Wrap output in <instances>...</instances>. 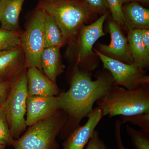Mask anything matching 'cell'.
<instances>
[{"label": "cell", "instance_id": "6da1fadb", "mask_svg": "<svg viewBox=\"0 0 149 149\" xmlns=\"http://www.w3.org/2000/svg\"><path fill=\"white\" fill-rule=\"evenodd\" d=\"M113 84L111 73H102L93 80L89 72L75 66L69 90L56 96L60 109L68 116L66 124L60 133L62 139H66L80 126L81 120L93 110L94 104L108 92Z\"/></svg>", "mask_w": 149, "mask_h": 149}, {"label": "cell", "instance_id": "7a4b0ae2", "mask_svg": "<svg viewBox=\"0 0 149 149\" xmlns=\"http://www.w3.org/2000/svg\"><path fill=\"white\" fill-rule=\"evenodd\" d=\"M96 102L103 116H128L149 113V86L128 90L113 86Z\"/></svg>", "mask_w": 149, "mask_h": 149}, {"label": "cell", "instance_id": "3957f363", "mask_svg": "<svg viewBox=\"0 0 149 149\" xmlns=\"http://www.w3.org/2000/svg\"><path fill=\"white\" fill-rule=\"evenodd\" d=\"M39 7L54 18L66 42L73 40L96 12L86 1L78 0H41Z\"/></svg>", "mask_w": 149, "mask_h": 149}, {"label": "cell", "instance_id": "277c9868", "mask_svg": "<svg viewBox=\"0 0 149 149\" xmlns=\"http://www.w3.org/2000/svg\"><path fill=\"white\" fill-rule=\"evenodd\" d=\"M68 116L62 111L29 126L15 140L14 149H58L56 137L66 124Z\"/></svg>", "mask_w": 149, "mask_h": 149}, {"label": "cell", "instance_id": "5b68a950", "mask_svg": "<svg viewBox=\"0 0 149 149\" xmlns=\"http://www.w3.org/2000/svg\"><path fill=\"white\" fill-rule=\"evenodd\" d=\"M27 69L14 80L3 107L12 136L15 140L18 139L27 128L24 118L28 97Z\"/></svg>", "mask_w": 149, "mask_h": 149}, {"label": "cell", "instance_id": "8992f818", "mask_svg": "<svg viewBox=\"0 0 149 149\" xmlns=\"http://www.w3.org/2000/svg\"><path fill=\"white\" fill-rule=\"evenodd\" d=\"M45 10L38 7L26 30L23 32L21 46L24 52L27 68L35 67L42 72L41 56L45 48L44 22Z\"/></svg>", "mask_w": 149, "mask_h": 149}, {"label": "cell", "instance_id": "52a82bcc", "mask_svg": "<svg viewBox=\"0 0 149 149\" xmlns=\"http://www.w3.org/2000/svg\"><path fill=\"white\" fill-rule=\"evenodd\" d=\"M113 78V86H121L128 90L149 86V77L145 70L135 64H127L105 55L95 50Z\"/></svg>", "mask_w": 149, "mask_h": 149}, {"label": "cell", "instance_id": "ba28073f", "mask_svg": "<svg viewBox=\"0 0 149 149\" xmlns=\"http://www.w3.org/2000/svg\"><path fill=\"white\" fill-rule=\"evenodd\" d=\"M60 110L56 96H28L26 101V125L31 126Z\"/></svg>", "mask_w": 149, "mask_h": 149}, {"label": "cell", "instance_id": "9c48e42d", "mask_svg": "<svg viewBox=\"0 0 149 149\" xmlns=\"http://www.w3.org/2000/svg\"><path fill=\"white\" fill-rule=\"evenodd\" d=\"M108 15V13H104L93 23L83 25L79 31L78 42V56L75 66L78 67L82 62L93 54V47L99 38L104 35V22Z\"/></svg>", "mask_w": 149, "mask_h": 149}, {"label": "cell", "instance_id": "30bf717a", "mask_svg": "<svg viewBox=\"0 0 149 149\" xmlns=\"http://www.w3.org/2000/svg\"><path fill=\"white\" fill-rule=\"evenodd\" d=\"M27 69L21 45L0 52V83L15 80Z\"/></svg>", "mask_w": 149, "mask_h": 149}, {"label": "cell", "instance_id": "8fae6325", "mask_svg": "<svg viewBox=\"0 0 149 149\" xmlns=\"http://www.w3.org/2000/svg\"><path fill=\"white\" fill-rule=\"evenodd\" d=\"M103 117L102 111L99 107L93 108L87 116L86 123L76 128L65 139L63 149H83Z\"/></svg>", "mask_w": 149, "mask_h": 149}, {"label": "cell", "instance_id": "7c38bea8", "mask_svg": "<svg viewBox=\"0 0 149 149\" xmlns=\"http://www.w3.org/2000/svg\"><path fill=\"white\" fill-rule=\"evenodd\" d=\"M108 27L111 40L109 45H100L102 53L124 63H133L128 41L119 26L115 22L111 21L109 23Z\"/></svg>", "mask_w": 149, "mask_h": 149}, {"label": "cell", "instance_id": "4fadbf2b", "mask_svg": "<svg viewBox=\"0 0 149 149\" xmlns=\"http://www.w3.org/2000/svg\"><path fill=\"white\" fill-rule=\"evenodd\" d=\"M28 96L55 97L60 90L57 85L35 67L27 69Z\"/></svg>", "mask_w": 149, "mask_h": 149}, {"label": "cell", "instance_id": "5bb4252c", "mask_svg": "<svg viewBox=\"0 0 149 149\" xmlns=\"http://www.w3.org/2000/svg\"><path fill=\"white\" fill-rule=\"evenodd\" d=\"M25 0L0 1L1 28L12 31H20L19 17Z\"/></svg>", "mask_w": 149, "mask_h": 149}, {"label": "cell", "instance_id": "9a60e30c", "mask_svg": "<svg viewBox=\"0 0 149 149\" xmlns=\"http://www.w3.org/2000/svg\"><path fill=\"white\" fill-rule=\"evenodd\" d=\"M124 26L127 30L149 27V10L137 2L123 6Z\"/></svg>", "mask_w": 149, "mask_h": 149}, {"label": "cell", "instance_id": "2e32d148", "mask_svg": "<svg viewBox=\"0 0 149 149\" xmlns=\"http://www.w3.org/2000/svg\"><path fill=\"white\" fill-rule=\"evenodd\" d=\"M60 47H52L44 49L41 56L42 72L51 80L56 83L57 77L64 71L62 62Z\"/></svg>", "mask_w": 149, "mask_h": 149}, {"label": "cell", "instance_id": "e0dca14e", "mask_svg": "<svg viewBox=\"0 0 149 149\" xmlns=\"http://www.w3.org/2000/svg\"><path fill=\"white\" fill-rule=\"evenodd\" d=\"M128 48L133 63L145 70L149 65V52L147 50L141 38V29L128 30Z\"/></svg>", "mask_w": 149, "mask_h": 149}, {"label": "cell", "instance_id": "ac0fdd59", "mask_svg": "<svg viewBox=\"0 0 149 149\" xmlns=\"http://www.w3.org/2000/svg\"><path fill=\"white\" fill-rule=\"evenodd\" d=\"M44 32L45 48L52 47H61L66 43L64 35L55 19L45 10Z\"/></svg>", "mask_w": 149, "mask_h": 149}, {"label": "cell", "instance_id": "d6986e66", "mask_svg": "<svg viewBox=\"0 0 149 149\" xmlns=\"http://www.w3.org/2000/svg\"><path fill=\"white\" fill-rule=\"evenodd\" d=\"M23 32L12 31L0 28V52L21 45Z\"/></svg>", "mask_w": 149, "mask_h": 149}, {"label": "cell", "instance_id": "ffe728a7", "mask_svg": "<svg viewBox=\"0 0 149 149\" xmlns=\"http://www.w3.org/2000/svg\"><path fill=\"white\" fill-rule=\"evenodd\" d=\"M126 130L136 149H149V134L126 125Z\"/></svg>", "mask_w": 149, "mask_h": 149}, {"label": "cell", "instance_id": "44dd1931", "mask_svg": "<svg viewBox=\"0 0 149 149\" xmlns=\"http://www.w3.org/2000/svg\"><path fill=\"white\" fill-rule=\"evenodd\" d=\"M15 139L13 138L3 107L0 109V144L13 146Z\"/></svg>", "mask_w": 149, "mask_h": 149}, {"label": "cell", "instance_id": "7402d4cb", "mask_svg": "<svg viewBox=\"0 0 149 149\" xmlns=\"http://www.w3.org/2000/svg\"><path fill=\"white\" fill-rule=\"evenodd\" d=\"M122 124L129 122L134 125H138L141 130L149 134V113L131 116H121Z\"/></svg>", "mask_w": 149, "mask_h": 149}, {"label": "cell", "instance_id": "603a6c76", "mask_svg": "<svg viewBox=\"0 0 149 149\" xmlns=\"http://www.w3.org/2000/svg\"><path fill=\"white\" fill-rule=\"evenodd\" d=\"M107 1L115 22L119 26H124L123 3L121 0H107Z\"/></svg>", "mask_w": 149, "mask_h": 149}, {"label": "cell", "instance_id": "cb8c5ba5", "mask_svg": "<svg viewBox=\"0 0 149 149\" xmlns=\"http://www.w3.org/2000/svg\"><path fill=\"white\" fill-rule=\"evenodd\" d=\"M87 144L85 149H108L105 143L100 138L98 131L96 130Z\"/></svg>", "mask_w": 149, "mask_h": 149}, {"label": "cell", "instance_id": "d4e9b609", "mask_svg": "<svg viewBox=\"0 0 149 149\" xmlns=\"http://www.w3.org/2000/svg\"><path fill=\"white\" fill-rule=\"evenodd\" d=\"M14 80L0 83V109L3 106L8 97Z\"/></svg>", "mask_w": 149, "mask_h": 149}, {"label": "cell", "instance_id": "484cf974", "mask_svg": "<svg viewBox=\"0 0 149 149\" xmlns=\"http://www.w3.org/2000/svg\"><path fill=\"white\" fill-rule=\"evenodd\" d=\"M91 7L96 12H101L106 13L109 8L107 0H85Z\"/></svg>", "mask_w": 149, "mask_h": 149}, {"label": "cell", "instance_id": "4316f807", "mask_svg": "<svg viewBox=\"0 0 149 149\" xmlns=\"http://www.w3.org/2000/svg\"><path fill=\"white\" fill-rule=\"evenodd\" d=\"M121 121L118 119L115 123V139L116 142L117 149H128L125 148L123 144L121 135Z\"/></svg>", "mask_w": 149, "mask_h": 149}, {"label": "cell", "instance_id": "83f0119b", "mask_svg": "<svg viewBox=\"0 0 149 149\" xmlns=\"http://www.w3.org/2000/svg\"><path fill=\"white\" fill-rule=\"evenodd\" d=\"M141 38L145 48L149 52V30L148 28L141 29Z\"/></svg>", "mask_w": 149, "mask_h": 149}, {"label": "cell", "instance_id": "f1b7e54d", "mask_svg": "<svg viewBox=\"0 0 149 149\" xmlns=\"http://www.w3.org/2000/svg\"><path fill=\"white\" fill-rule=\"evenodd\" d=\"M121 1L123 4H126L131 2H137L147 4L149 3V0H121Z\"/></svg>", "mask_w": 149, "mask_h": 149}, {"label": "cell", "instance_id": "f546056e", "mask_svg": "<svg viewBox=\"0 0 149 149\" xmlns=\"http://www.w3.org/2000/svg\"><path fill=\"white\" fill-rule=\"evenodd\" d=\"M6 146L4 145H1L0 144V149H5V148Z\"/></svg>", "mask_w": 149, "mask_h": 149}, {"label": "cell", "instance_id": "4dcf8cb0", "mask_svg": "<svg viewBox=\"0 0 149 149\" xmlns=\"http://www.w3.org/2000/svg\"><path fill=\"white\" fill-rule=\"evenodd\" d=\"M0 1H1V0H0Z\"/></svg>", "mask_w": 149, "mask_h": 149}]
</instances>
